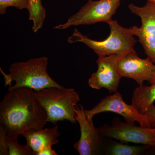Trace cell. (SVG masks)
<instances>
[{
  "mask_svg": "<svg viewBox=\"0 0 155 155\" xmlns=\"http://www.w3.org/2000/svg\"><path fill=\"white\" fill-rule=\"evenodd\" d=\"M8 91L0 103V128L7 135L17 138L22 133L43 128L48 115L35 91L26 87Z\"/></svg>",
  "mask_w": 155,
  "mask_h": 155,
  "instance_id": "obj_1",
  "label": "cell"
},
{
  "mask_svg": "<svg viewBox=\"0 0 155 155\" xmlns=\"http://www.w3.org/2000/svg\"><path fill=\"white\" fill-rule=\"evenodd\" d=\"M48 59L46 57L31 58L25 62L11 64L9 74L0 68L4 77L5 86L8 90L20 87H28L38 91L49 87H63L53 80L47 70Z\"/></svg>",
  "mask_w": 155,
  "mask_h": 155,
  "instance_id": "obj_2",
  "label": "cell"
},
{
  "mask_svg": "<svg viewBox=\"0 0 155 155\" xmlns=\"http://www.w3.org/2000/svg\"><path fill=\"white\" fill-rule=\"evenodd\" d=\"M110 28V33L107 38L102 41H97L83 35L75 29L71 36L67 38L70 44L83 43L93 50L100 57L112 55H122L134 51V46L137 40L130 33L129 29L121 26L116 20L107 22Z\"/></svg>",
  "mask_w": 155,
  "mask_h": 155,
  "instance_id": "obj_3",
  "label": "cell"
},
{
  "mask_svg": "<svg viewBox=\"0 0 155 155\" xmlns=\"http://www.w3.org/2000/svg\"><path fill=\"white\" fill-rule=\"evenodd\" d=\"M35 92L46 111L48 122L55 125L58 121L67 120L76 123V109L80 97L74 89L49 87Z\"/></svg>",
  "mask_w": 155,
  "mask_h": 155,
  "instance_id": "obj_4",
  "label": "cell"
},
{
  "mask_svg": "<svg viewBox=\"0 0 155 155\" xmlns=\"http://www.w3.org/2000/svg\"><path fill=\"white\" fill-rule=\"evenodd\" d=\"M120 5V0H99L88 2L64 24L56 25L54 29H65L71 26L106 23L112 20Z\"/></svg>",
  "mask_w": 155,
  "mask_h": 155,
  "instance_id": "obj_5",
  "label": "cell"
},
{
  "mask_svg": "<svg viewBox=\"0 0 155 155\" xmlns=\"http://www.w3.org/2000/svg\"><path fill=\"white\" fill-rule=\"evenodd\" d=\"M103 137L117 140L124 143H133L155 146V127L137 126L134 122H123L120 118L113 119L111 125L99 127Z\"/></svg>",
  "mask_w": 155,
  "mask_h": 155,
  "instance_id": "obj_6",
  "label": "cell"
},
{
  "mask_svg": "<svg viewBox=\"0 0 155 155\" xmlns=\"http://www.w3.org/2000/svg\"><path fill=\"white\" fill-rule=\"evenodd\" d=\"M128 8L133 14L140 18L141 27L134 25L128 28L132 35L138 37L147 58L155 63V4L150 1L144 6L138 7L129 4Z\"/></svg>",
  "mask_w": 155,
  "mask_h": 155,
  "instance_id": "obj_7",
  "label": "cell"
},
{
  "mask_svg": "<svg viewBox=\"0 0 155 155\" xmlns=\"http://www.w3.org/2000/svg\"><path fill=\"white\" fill-rule=\"evenodd\" d=\"M107 112L119 114L123 116L127 122H137L142 127H149L146 116L139 113L132 104L129 105L125 103L120 92H117L114 95L102 99L91 110H84L87 119L90 122H93L94 116L97 114Z\"/></svg>",
  "mask_w": 155,
  "mask_h": 155,
  "instance_id": "obj_8",
  "label": "cell"
},
{
  "mask_svg": "<svg viewBox=\"0 0 155 155\" xmlns=\"http://www.w3.org/2000/svg\"><path fill=\"white\" fill-rule=\"evenodd\" d=\"M75 119L80 126L81 135L79 140L73 144L74 149L80 155L104 154V137L98 128L95 127L93 122L87 119L81 105L76 107Z\"/></svg>",
  "mask_w": 155,
  "mask_h": 155,
  "instance_id": "obj_9",
  "label": "cell"
},
{
  "mask_svg": "<svg viewBox=\"0 0 155 155\" xmlns=\"http://www.w3.org/2000/svg\"><path fill=\"white\" fill-rule=\"evenodd\" d=\"M117 66L122 77L131 78L139 86L144 81L152 84L155 75V65L148 58L143 59L135 51H131L119 57Z\"/></svg>",
  "mask_w": 155,
  "mask_h": 155,
  "instance_id": "obj_10",
  "label": "cell"
},
{
  "mask_svg": "<svg viewBox=\"0 0 155 155\" xmlns=\"http://www.w3.org/2000/svg\"><path fill=\"white\" fill-rule=\"evenodd\" d=\"M121 55L98 57L96 61L97 69L92 74L88 80L89 85L92 88H105L110 93L117 92L120 79L122 78L117 66V62Z\"/></svg>",
  "mask_w": 155,
  "mask_h": 155,
  "instance_id": "obj_11",
  "label": "cell"
},
{
  "mask_svg": "<svg viewBox=\"0 0 155 155\" xmlns=\"http://www.w3.org/2000/svg\"><path fill=\"white\" fill-rule=\"evenodd\" d=\"M61 133L58 126L22 133L26 140V144L33 150L34 155H38L42 150L52 147L59 142L58 137Z\"/></svg>",
  "mask_w": 155,
  "mask_h": 155,
  "instance_id": "obj_12",
  "label": "cell"
},
{
  "mask_svg": "<svg viewBox=\"0 0 155 155\" xmlns=\"http://www.w3.org/2000/svg\"><path fill=\"white\" fill-rule=\"evenodd\" d=\"M104 137V154L107 155H149L152 146L143 145L131 146L124 142H118Z\"/></svg>",
  "mask_w": 155,
  "mask_h": 155,
  "instance_id": "obj_13",
  "label": "cell"
},
{
  "mask_svg": "<svg viewBox=\"0 0 155 155\" xmlns=\"http://www.w3.org/2000/svg\"><path fill=\"white\" fill-rule=\"evenodd\" d=\"M155 101V82L150 86L143 85L136 87L133 92L131 104L139 113L143 114Z\"/></svg>",
  "mask_w": 155,
  "mask_h": 155,
  "instance_id": "obj_14",
  "label": "cell"
},
{
  "mask_svg": "<svg viewBox=\"0 0 155 155\" xmlns=\"http://www.w3.org/2000/svg\"><path fill=\"white\" fill-rule=\"evenodd\" d=\"M28 11L29 20L33 21L32 30L35 33L42 27L46 11L42 5L41 0H28Z\"/></svg>",
  "mask_w": 155,
  "mask_h": 155,
  "instance_id": "obj_15",
  "label": "cell"
},
{
  "mask_svg": "<svg viewBox=\"0 0 155 155\" xmlns=\"http://www.w3.org/2000/svg\"><path fill=\"white\" fill-rule=\"evenodd\" d=\"M9 155H34L32 149L28 145L21 146L17 142V138L6 136Z\"/></svg>",
  "mask_w": 155,
  "mask_h": 155,
  "instance_id": "obj_16",
  "label": "cell"
},
{
  "mask_svg": "<svg viewBox=\"0 0 155 155\" xmlns=\"http://www.w3.org/2000/svg\"><path fill=\"white\" fill-rule=\"evenodd\" d=\"M22 10L28 8V0H0V14L4 15L9 7Z\"/></svg>",
  "mask_w": 155,
  "mask_h": 155,
  "instance_id": "obj_17",
  "label": "cell"
},
{
  "mask_svg": "<svg viewBox=\"0 0 155 155\" xmlns=\"http://www.w3.org/2000/svg\"><path fill=\"white\" fill-rule=\"evenodd\" d=\"M143 114L147 119L150 128H155V106L153 104L150 106Z\"/></svg>",
  "mask_w": 155,
  "mask_h": 155,
  "instance_id": "obj_18",
  "label": "cell"
},
{
  "mask_svg": "<svg viewBox=\"0 0 155 155\" xmlns=\"http://www.w3.org/2000/svg\"><path fill=\"white\" fill-rule=\"evenodd\" d=\"M7 134L2 128H0V155H9L8 150L7 146Z\"/></svg>",
  "mask_w": 155,
  "mask_h": 155,
  "instance_id": "obj_19",
  "label": "cell"
},
{
  "mask_svg": "<svg viewBox=\"0 0 155 155\" xmlns=\"http://www.w3.org/2000/svg\"><path fill=\"white\" fill-rule=\"evenodd\" d=\"M58 153L54 150L52 149V147L46 148L42 150L38 153V155H57Z\"/></svg>",
  "mask_w": 155,
  "mask_h": 155,
  "instance_id": "obj_20",
  "label": "cell"
},
{
  "mask_svg": "<svg viewBox=\"0 0 155 155\" xmlns=\"http://www.w3.org/2000/svg\"><path fill=\"white\" fill-rule=\"evenodd\" d=\"M155 82V75L153 81V84Z\"/></svg>",
  "mask_w": 155,
  "mask_h": 155,
  "instance_id": "obj_21",
  "label": "cell"
},
{
  "mask_svg": "<svg viewBox=\"0 0 155 155\" xmlns=\"http://www.w3.org/2000/svg\"><path fill=\"white\" fill-rule=\"evenodd\" d=\"M151 1V2H153L155 4V0H151V1Z\"/></svg>",
  "mask_w": 155,
  "mask_h": 155,
  "instance_id": "obj_22",
  "label": "cell"
},
{
  "mask_svg": "<svg viewBox=\"0 0 155 155\" xmlns=\"http://www.w3.org/2000/svg\"><path fill=\"white\" fill-rule=\"evenodd\" d=\"M149 1H151V0H149Z\"/></svg>",
  "mask_w": 155,
  "mask_h": 155,
  "instance_id": "obj_23",
  "label": "cell"
}]
</instances>
